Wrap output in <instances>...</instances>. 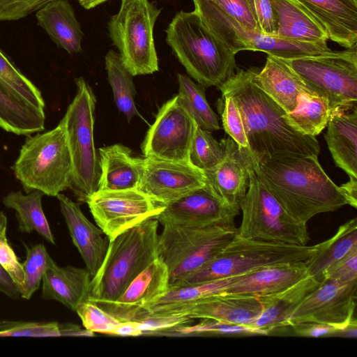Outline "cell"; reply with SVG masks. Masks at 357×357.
Here are the masks:
<instances>
[{"mask_svg":"<svg viewBox=\"0 0 357 357\" xmlns=\"http://www.w3.org/2000/svg\"><path fill=\"white\" fill-rule=\"evenodd\" d=\"M257 69H238L217 87L236 102L252 153L258 162L287 155L318 156L316 137L303 135L290 125L287 112L255 82Z\"/></svg>","mask_w":357,"mask_h":357,"instance_id":"obj_1","label":"cell"},{"mask_svg":"<svg viewBox=\"0 0 357 357\" xmlns=\"http://www.w3.org/2000/svg\"><path fill=\"white\" fill-rule=\"evenodd\" d=\"M259 181L298 222L348 204L342 190L326 174L317 155H287L257 162Z\"/></svg>","mask_w":357,"mask_h":357,"instance_id":"obj_2","label":"cell"},{"mask_svg":"<svg viewBox=\"0 0 357 357\" xmlns=\"http://www.w3.org/2000/svg\"><path fill=\"white\" fill-rule=\"evenodd\" d=\"M165 32L167 43L197 83L218 87L235 73L236 54L210 31L195 10L178 12Z\"/></svg>","mask_w":357,"mask_h":357,"instance_id":"obj_3","label":"cell"},{"mask_svg":"<svg viewBox=\"0 0 357 357\" xmlns=\"http://www.w3.org/2000/svg\"><path fill=\"white\" fill-rule=\"evenodd\" d=\"M158 221L146 220L109 241L103 261L91 280L89 301L116 299L158 257Z\"/></svg>","mask_w":357,"mask_h":357,"instance_id":"obj_4","label":"cell"},{"mask_svg":"<svg viewBox=\"0 0 357 357\" xmlns=\"http://www.w3.org/2000/svg\"><path fill=\"white\" fill-rule=\"evenodd\" d=\"M320 247L321 243L298 245L250 240L236 234L214 259L172 288L249 273L271 266L306 263Z\"/></svg>","mask_w":357,"mask_h":357,"instance_id":"obj_5","label":"cell"},{"mask_svg":"<svg viewBox=\"0 0 357 357\" xmlns=\"http://www.w3.org/2000/svg\"><path fill=\"white\" fill-rule=\"evenodd\" d=\"M11 169L26 193L39 190L56 197L69 188L72 160L62 124L28 135Z\"/></svg>","mask_w":357,"mask_h":357,"instance_id":"obj_6","label":"cell"},{"mask_svg":"<svg viewBox=\"0 0 357 357\" xmlns=\"http://www.w3.org/2000/svg\"><path fill=\"white\" fill-rule=\"evenodd\" d=\"M76 94L60 123L65 130L72 160L70 189L79 202L86 203L98 190L99 154L93 139L95 94L82 77L75 79Z\"/></svg>","mask_w":357,"mask_h":357,"instance_id":"obj_7","label":"cell"},{"mask_svg":"<svg viewBox=\"0 0 357 357\" xmlns=\"http://www.w3.org/2000/svg\"><path fill=\"white\" fill-rule=\"evenodd\" d=\"M162 226L158 255L169 271V289L214 259L238 234L235 223Z\"/></svg>","mask_w":357,"mask_h":357,"instance_id":"obj_8","label":"cell"},{"mask_svg":"<svg viewBox=\"0 0 357 357\" xmlns=\"http://www.w3.org/2000/svg\"><path fill=\"white\" fill-rule=\"evenodd\" d=\"M161 9L149 0H121L107 23L109 36L132 76L159 70L153 29Z\"/></svg>","mask_w":357,"mask_h":357,"instance_id":"obj_9","label":"cell"},{"mask_svg":"<svg viewBox=\"0 0 357 357\" xmlns=\"http://www.w3.org/2000/svg\"><path fill=\"white\" fill-rule=\"evenodd\" d=\"M334 113L357 109L356 45L344 50L284 60Z\"/></svg>","mask_w":357,"mask_h":357,"instance_id":"obj_10","label":"cell"},{"mask_svg":"<svg viewBox=\"0 0 357 357\" xmlns=\"http://www.w3.org/2000/svg\"><path fill=\"white\" fill-rule=\"evenodd\" d=\"M239 208L242 212L239 236L298 245H306L310 241L307 224L292 218L259 181L255 172Z\"/></svg>","mask_w":357,"mask_h":357,"instance_id":"obj_11","label":"cell"},{"mask_svg":"<svg viewBox=\"0 0 357 357\" xmlns=\"http://www.w3.org/2000/svg\"><path fill=\"white\" fill-rule=\"evenodd\" d=\"M197 124L178 95L164 103L142 144L146 158L189 162V152Z\"/></svg>","mask_w":357,"mask_h":357,"instance_id":"obj_12","label":"cell"},{"mask_svg":"<svg viewBox=\"0 0 357 357\" xmlns=\"http://www.w3.org/2000/svg\"><path fill=\"white\" fill-rule=\"evenodd\" d=\"M86 203L109 241L130 228L155 218L165 208L138 189L98 190Z\"/></svg>","mask_w":357,"mask_h":357,"instance_id":"obj_13","label":"cell"},{"mask_svg":"<svg viewBox=\"0 0 357 357\" xmlns=\"http://www.w3.org/2000/svg\"><path fill=\"white\" fill-rule=\"evenodd\" d=\"M357 280H324L297 307L287 326L302 322L326 324L341 331L353 321L356 306Z\"/></svg>","mask_w":357,"mask_h":357,"instance_id":"obj_14","label":"cell"},{"mask_svg":"<svg viewBox=\"0 0 357 357\" xmlns=\"http://www.w3.org/2000/svg\"><path fill=\"white\" fill-rule=\"evenodd\" d=\"M206 183L204 172L190 162L144 157L137 189L155 202L165 206Z\"/></svg>","mask_w":357,"mask_h":357,"instance_id":"obj_15","label":"cell"},{"mask_svg":"<svg viewBox=\"0 0 357 357\" xmlns=\"http://www.w3.org/2000/svg\"><path fill=\"white\" fill-rule=\"evenodd\" d=\"M239 209L226 204L207 183L165 206L155 218L167 224L206 227L234 224Z\"/></svg>","mask_w":357,"mask_h":357,"instance_id":"obj_16","label":"cell"},{"mask_svg":"<svg viewBox=\"0 0 357 357\" xmlns=\"http://www.w3.org/2000/svg\"><path fill=\"white\" fill-rule=\"evenodd\" d=\"M169 282L167 267L158 257L116 299L93 303L121 322L134 321L147 305L169 290Z\"/></svg>","mask_w":357,"mask_h":357,"instance_id":"obj_17","label":"cell"},{"mask_svg":"<svg viewBox=\"0 0 357 357\" xmlns=\"http://www.w3.org/2000/svg\"><path fill=\"white\" fill-rule=\"evenodd\" d=\"M226 154L213 168L204 172L206 183L228 205L239 209L258 162L251 151L240 146L230 137L225 138Z\"/></svg>","mask_w":357,"mask_h":357,"instance_id":"obj_18","label":"cell"},{"mask_svg":"<svg viewBox=\"0 0 357 357\" xmlns=\"http://www.w3.org/2000/svg\"><path fill=\"white\" fill-rule=\"evenodd\" d=\"M344 48L357 43V0H295Z\"/></svg>","mask_w":357,"mask_h":357,"instance_id":"obj_19","label":"cell"},{"mask_svg":"<svg viewBox=\"0 0 357 357\" xmlns=\"http://www.w3.org/2000/svg\"><path fill=\"white\" fill-rule=\"evenodd\" d=\"M56 198L73 243L93 278L103 261L107 248L102 236V231L86 218L78 204L62 193Z\"/></svg>","mask_w":357,"mask_h":357,"instance_id":"obj_20","label":"cell"},{"mask_svg":"<svg viewBox=\"0 0 357 357\" xmlns=\"http://www.w3.org/2000/svg\"><path fill=\"white\" fill-rule=\"evenodd\" d=\"M308 275L306 263L267 266L245 274L222 294L260 298L281 291Z\"/></svg>","mask_w":357,"mask_h":357,"instance_id":"obj_21","label":"cell"},{"mask_svg":"<svg viewBox=\"0 0 357 357\" xmlns=\"http://www.w3.org/2000/svg\"><path fill=\"white\" fill-rule=\"evenodd\" d=\"M254 81L287 113L296 108L300 95L316 93L284 60L271 55L262 69L257 68Z\"/></svg>","mask_w":357,"mask_h":357,"instance_id":"obj_22","label":"cell"},{"mask_svg":"<svg viewBox=\"0 0 357 357\" xmlns=\"http://www.w3.org/2000/svg\"><path fill=\"white\" fill-rule=\"evenodd\" d=\"M245 274L169 289L161 297L147 305L135 321L153 316H183L188 309L202 301L223 293L229 286Z\"/></svg>","mask_w":357,"mask_h":357,"instance_id":"obj_23","label":"cell"},{"mask_svg":"<svg viewBox=\"0 0 357 357\" xmlns=\"http://www.w3.org/2000/svg\"><path fill=\"white\" fill-rule=\"evenodd\" d=\"M100 176L98 190L137 189L144 158L134 157L130 149L115 144L98 150Z\"/></svg>","mask_w":357,"mask_h":357,"instance_id":"obj_24","label":"cell"},{"mask_svg":"<svg viewBox=\"0 0 357 357\" xmlns=\"http://www.w3.org/2000/svg\"><path fill=\"white\" fill-rule=\"evenodd\" d=\"M91 278L86 268L61 267L52 259L42 280V298L57 301L75 311L89 300Z\"/></svg>","mask_w":357,"mask_h":357,"instance_id":"obj_25","label":"cell"},{"mask_svg":"<svg viewBox=\"0 0 357 357\" xmlns=\"http://www.w3.org/2000/svg\"><path fill=\"white\" fill-rule=\"evenodd\" d=\"M260 298L224 294L208 297L188 309L183 316L190 319H211L250 326L261 314Z\"/></svg>","mask_w":357,"mask_h":357,"instance_id":"obj_26","label":"cell"},{"mask_svg":"<svg viewBox=\"0 0 357 357\" xmlns=\"http://www.w3.org/2000/svg\"><path fill=\"white\" fill-rule=\"evenodd\" d=\"M319 284L312 275H308L281 291L260 297L263 310L250 326L258 330L261 335L287 326V321L294 311Z\"/></svg>","mask_w":357,"mask_h":357,"instance_id":"obj_27","label":"cell"},{"mask_svg":"<svg viewBox=\"0 0 357 357\" xmlns=\"http://www.w3.org/2000/svg\"><path fill=\"white\" fill-rule=\"evenodd\" d=\"M38 25L51 40L69 54L82 50L84 33L68 0H52L36 11Z\"/></svg>","mask_w":357,"mask_h":357,"instance_id":"obj_28","label":"cell"},{"mask_svg":"<svg viewBox=\"0 0 357 357\" xmlns=\"http://www.w3.org/2000/svg\"><path fill=\"white\" fill-rule=\"evenodd\" d=\"M324 138L335 165L357 178V109L331 116Z\"/></svg>","mask_w":357,"mask_h":357,"instance_id":"obj_29","label":"cell"},{"mask_svg":"<svg viewBox=\"0 0 357 357\" xmlns=\"http://www.w3.org/2000/svg\"><path fill=\"white\" fill-rule=\"evenodd\" d=\"M278 17L275 36L317 42L329 40L324 28L295 0H273Z\"/></svg>","mask_w":357,"mask_h":357,"instance_id":"obj_30","label":"cell"},{"mask_svg":"<svg viewBox=\"0 0 357 357\" xmlns=\"http://www.w3.org/2000/svg\"><path fill=\"white\" fill-rule=\"evenodd\" d=\"M355 252H357L356 218L340 226L334 236L321 243L319 250L306 262L308 273L321 282L333 266Z\"/></svg>","mask_w":357,"mask_h":357,"instance_id":"obj_31","label":"cell"},{"mask_svg":"<svg viewBox=\"0 0 357 357\" xmlns=\"http://www.w3.org/2000/svg\"><path fill=\"white\" fill-rule=\"evenodd\" d=\"M45 110L20 100L0 86V128L17 135L43 131Z\"/></svg>","mask_w":357,"mask_h":357,"instance_id":"obj_32","label":"cell"},{"mask_svg":"<svg viewBox=\"0 0 357 357\" xmlns=\"http://www.w3.org/2000/svg\"><path fill=\"white\" fill-rule=\"evenodd\" d=\"M248 50L263 52L283 60L313 56L333 51L325 40L301 41L265 34L260 31L250 32Z\"/></svg>","mask_w":357,"mask_h":357,"instance_id":"obj_33","label":"cell"},{"mask_svg":"<svg viewBox=\"0 0 357 357\" xmlns=\"http://www.w3.org/2000/svg\"><path fill=\"white\" fill-rule=\"evenodd\" d=\"M195 11L210 31L235 54L248 50L250 31L236 20L219 10L210 0H192Z\"/></svg>","mask_w":357,"mask_h":357,"instance_id":"obj_34","label":"cell"},{"mask_svg":"<svg viewBox=\"0 0 357 357\" xmlns=\"http://www.w3.org/2000/svg\"><path fill=\"white\" fill-rule=\"evenodd\" d=\"M43 195L39 190L26 195L20 190L10 192L3 197V204L6 207L15 210L20 231L31 233L35 231L48 242L55 244L42 207Z\"/></svg>","mask_w":357,"mask_h":357,"instance_id":"obj_35","label":"cell"},{"mask_svg":"<svg viewBox=\"0 0 357 357\" xmlns=\"http://www.w3.org/2000/svg\"><path fill=\"white\" fill-rule=\"evenodd\" d=\"M334 114L328 99L317 93H304L296 108L287 113L290 125L303 135L316 137L327 126Z\"/></svg>","mask_w":357,"mask_h":357,"instance_id":"obj_36","label":"cell"},{"mask_svg":"<svg viewBox=\"0 0 357 357\" xmlns=\"http://www.w3.org/2000/svg\"><path fill=\"white\" fill-rule=\"evenodd\" d=\"M108 81L112 89L114 102L128 122L135 116L141 117L135 101L136 90L132 75L123 65L118 52L109 50L105 57Z\"/></svg>","mask_w":357,"mask_h":357,"instance_id":"obj_37","label":"cell"},{"mask_svg":"<svg viewBox=\"0 0 357 357\" xmlns=\"http://www.w3.org/2000/svg\"><path fill=\"white\" fill-rule=\"evenodd\" d=\"M177 79V95L197 126L209 132L220 130L219 118L210 107L205 96L206 87L183 74L178 73Z\"/></svg>","mask_w":357,"mask_h":357,"instance_id":"obj_38","label":"cell"},{"mask_svg":"<svg viewBox=\"0 0 357 357\" xmlns=\"http://www.w3.org/2000/svg\"><path fill=\"white\" fill-rule=\"evenodd\" d=\"M0 86L20 100L45 110L39 89L26 77L0 49Z\"/></svg>","mask_w":357,"mask_h":357,"instance_id":"obj_39","label":"cell"},{"mask_svg":"<svg viewBox=\"0 0 357 357\" xmlns=\"http://www.w3.org/2000/svg\"><path fill=\"white\" fill-rule=\"evenodd\" d=\"M225 154V138L218 141L211 132L196 126L189 152L191 165L205 172L221 162Z\"/></svg>","mask_w":357,"mask_h":357,"instance_id":"obj_40","label":"cell"},{"mask_svg":"<svg viewBox=\"0 0 357 357\" xmlns=\"http://www.w3.org/2000/svg\"><path fill=\"white\" fill-rule=\"evenodd\" d=\"M26 259L22 264L24 280L20 289V296L30 299L39 288L44 273L52 259L43 244L27 248Z\"/></svg>","mask_w":357,"mask_h":357,"instance_id":"obj_41","label":"cell"},{"mask_svg":"<svg viewBox=\"0 0 357 357\" xmlns=\"http://www.w3.org/2000/svg\"><path fill=\"white\" fill-rule=\"evenodd\" d=\"M75 312L84 328L92 333L113 335L115 330L122 324L121 321L89 300L82 303Z\"/></svg>","mask_w":357,"mask_h":357,"instance_id":"obj_42","label":"cell"},{"mask_svg":"<svg viewBox=\"0 0 357 357\" xmlns=\"http://www.w3.org/2000/svg\"><path fill=\"white\" fill-rule=\"evenodd\" d=\"M174 333L180 335H261L257 329L248 326L230 324L211 319H202L196 325L181 326L172 329Z\"/></svg>","mask_w":357,"mask_h":357,"instance_id":"obj_43","label":"cell"},{"mask_svg":"<svg viewBox=\"0 0 357 357\" xmlns=\"http://www.w3.org/2000/svg\"><path fill=\"white\" fill-rule=\"evenodd\" d=\"M222 98L224 102L220 108V113L225 132L240 146L250 149L242 117L236 102L229 96L222 95Z\"/></svg>","mask_w":357,"mask_h":357,"instance_id":"obj_44","label":"cell"},{"mask_svg":"<svg viewBox=\"0 0 357 357\" xmlns=\"http://www.w3.org/2000/svg\"><path fill=\"white\" fill-rule=\"evenodd\" d=\"M66 335V324L57 322H24L0 331V337H55Z\"/></svg>","mask_w":357,"mask_h":357,"instance_id":"obj_45","label":"cell"},{"mask_svg":"<svg viewBox=\"0 0 357 357\" xmlns=\"http://www.w3.org/2000/svg\"><path fill=\"white\" fill-rule=\"evenodd\" d=\"M7 218L3 211L0 212V264L10 273L16 283L18 290L22 286L24 275L22 264L6 238Z\"/></svg>","mask_w":357,"mask_h":357,"instance_id":"obj_46","label":"cell"},{"mask_svg":"<svg viewBox=\"0 0 357 357\" xmlns=\"http://www.w3.org/2000/svg\"><path fill=\"white\" fill-rule=\"evenodd\" d=\"M261 32L275 35L278 17L273 0H246Z\"/></svg>","mask_w":357,"mask_h":357,"instance_id":"obj_47","label":"cell"},{"mask_svg":"<svg viewBox=\"0 0 357 357\" xmlns=\"http://www.w3.org/2000/svg\"><path fill=\"white\" fill-rule=\"evenodd\" d=\"M192 321L193 319L186 316L169 315L148 317L134 322L144 335L163 333L165 331L188 325Z\"/></svg>","mask_w":357,"mask_h":357,"instance_id":"obj_48","label":"cell"},{"mask_svg":"<svg viewBox=\"0 0 357 357\" xmlns=\"http://www.w3.org/2000/svg\"><path fill=\"white\" fill-rule=\"evenodd\" d=\"M221 12L230 16L245 28L260 31L246 0H210Z\"/></svg>","mask_w":357,"mask_h":357,"instance_id":"obj_49","label":"cell"},{"mask_svg":"<svg viewBox=\"0 0 357 357\" xmlns=\"http://www.w3.org/2000/svg\"><path fill=\"white\" fill-rule=\"evenodd\" d=\"M50 1L52 0H0V21L24 18Z\"/></svg>","mask_w":357,"mask_h":357,"instance_id":"obj_50","label":"cell"},{"mask_svg":"<svg viewBox=\"0 0 357 357\" xmlns=\"http://www.w3.org/2000/svg\"><path fill=\"white\" fill-rule=\"evenodd\" d=\"M324 280L341 282L357 280V252L348 255L333 266L325 273L323 280Z\"/></svg>","mask_w":357,"mask_h":357,"instance_id":"obj_51","label":"cell"},{"mask_svg":"<svg viewBox=\"0 0 357 357\" xmlns=\"http://www.w3.org/2000/svg\"><path fill=\"white\" fill-rule=\"evenodd\" d=\"M294 332L300 336L318 337L340 334L341 330L334 326L316 322H302L290 325Z\"/></svg>","mask_w":357,"mask_h":357,"instance_id":"obj_52","label":"cell"},{"mask_svg":"<svg viewBox=\"0 0 357 357\" xmlns=\"http://www.w3.org/2000/svg\"><path fill=\"white\" fill-rule=\"evenodd\" d=\"M0 292L9 298L17 299L20 296L17 286L10 273L0 264Z\"/></svg>","mask_w":357,"mask_h":357,"instance_id":"obj_53","label":"cell"},{"mask_svg":"<svg viewBox=\"0 0 357 357\" xmlns=\"http://www.w3.org/2000/svg\"><path fill=\"white\" fill-rule=\"evenodd\" d=\"M348 204L356 208L357 207V178L349 177V181L340 186Z\"/></svg>","mask_w":357,"mask_h":357,"instance_id":"obj_54","label":"cell"},{"mask_svg":"<svg viewBox=\"0 0 357 357\" xmlns=\"http://www.w3.org/2000/svg\"><path fill=\"white\" fill-rule=\"evenodd\" d=\"M142 335V331L134 321L122 322L113 333V335L119 336H139Z\"/></svg>","mask_w":357,"mask_h":357,"instance_id":"obj_55","label":"cell"},{"mask_svg":"<svg viewBox=\"0 0 357 357\" xmlns=\"http://www.w3.org/2000/svg\"><path fill=\"white\" fill-rule=\"evenodd\" d=\"M109 0H77L79 3L85 9L93 8Z\"/></svg>","mask_w":357,"mask_h":357,"instance_id":"obj_56","label":"cell"},{"mask_svg":"<svg viewBox=\"0 0 357 357\" xmlns=\"http://www.w3.org/2000/svg\"><path fill=\"white\" fill-rule=\"evenodd\" d=\"M20 321H3L0 322V331L9 329L15 325L18 324Z\"/></svg>","mask_w":357,"mask_h":357,"instance_id":"obj_57","label":"cell"}]
</instances>
